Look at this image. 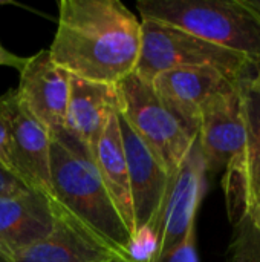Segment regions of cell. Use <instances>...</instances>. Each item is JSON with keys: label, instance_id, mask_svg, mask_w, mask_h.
Segmentation results:
<instances>
[{"label": "cell", "instance_id": "cell-8", "mask_svg": "<svg viewBox=\"0 0 260 262\" xmlns=\"http://www.w3.org/2000/svg\"><path fill=\"white\" fill-rule=\"evenodd\" d=\"M207 166L198 140L172 177L169 195L158 223V246L152 262L173 250L196 226V215L207 186Z\"/></svg>", "mask_w": 260, "mask_h": 262}, {"label": "cell", "instance_id": "cell-25", "mask_svg": "<svg viewBox=\"0 0 260 262\" xmlns=\"http://www.w3.org/2000/svg\"><path fill=\"white\" fill-rule=\"evenodd\" d=\"M12 2L11 0H0V6H3V5H11Z\"/></svg>", "mask_w": 260, "mask_h": 262}, {"label": "cell", "instance_id": "cell-26", "mask_svg": "<svg viewBox=\"0 0 260 262\" xmlns=\"http://www.w3.org/2000/svg\"><path fill=\"white\" fill-rule=\"evenodd\" d=\"M0 262H8V261H6V259H5L3 256H0Z\"/></svg>", "mask_w": 260, "mask_h": 262}, {"label": "cell", "instance_id": "cell-20", "mask_svg": "<svg viewBox=\"0 0 260 262\" xmlns=\"http://www.w3.org/2000/svg\"><path fill=\"white\" fill-rule=\"evenodd\" d=\"M28 61V57H20L11 51H8L2 43H0V66H8V68H14L18 72H21V69L25 68Z\"/></svg>", "mask_w": 260, "mask_h": 262}, {"label": "cell", "instance_id": "cell-3", "mask_svg": "<svg viewBox=\"0 0 260 262\" xmlns=\"http://www.w3.org/2000/svg\"><path fill=\"white\" fill-rule=\"evenodd\" d=\"M141 20L164 23L260 64V17L244 0H139Z\"/></svg>", "mask_w": 260, "mask_h": 262}, {"label": "cell", "instance_id": "cell-6", "mask_svg": "<svg viewBox=\"0 0 260 262\" xmlns=\"http://www.w3.org/2000/svg\"><path fill=\"white\" fill-rule=\"evenodd\" d=\"M0 124L8 132L25 186L55 201L49 164L51 137L20 101L17 89H8L0 95Z\"/></svg>", "mask_w": 260, "mask_h": 262}, {"label": "cell", "instance_id": "cell-2", "mask_svg": "<svg viewBox=\"0 0 260 262\" xmlns=\"http://www.w3.org/2000/svg\"><path fill=\"white\" fill-rule=\"evenodd\" d=\"M51 184L55 201L127 256L132 238L90 152L64 129L51 134Z\"/></svg>", "mask_w": 260, "mask_h": 262}, {"label": "cell", "instance_id": "cell-18", "mask_svg": "<svg viewBox=\"0 0 260 262\" xmlns=\"http://www.w3.org/2000/svg\"><path fill=\"white\" fill-rule=\"evenodd\" d=\"M158 262H199L196 249V226H193L187 236Z\"/></svg>", "mask_w": 260, "mask_h": 262}, {"label": "cell", "instance_id": "cell-22", "mask_svg": "<svg viewBox=\"0 0 260 262\" xmlns=\"http://www.w3.org/2000/svg\"><path fill=\"white\" fill-rule=\"evenodd\" d=\"M245 216L260 232V189L256 190V193L250 198L247 210H245Z\"/></svg>", "mask_w": 260, "mask_h": 262}, {"label": "cell", "instance_id": "cell-16", "mask_svg": "<svg viewBox=\"0 0 260 262\" xmlns=\"http://www.w3.org/2000/svg\"><path fill=\"white\" fill-rule=\"evenodd\" d=\"M93 160L120 218L123 220L130 238H133L136 233V224H135L127 163H126V155H124V147L120 132L118 111L110 117L104 129V134L98 143Z\"/></svg>", "mask_w": 260, "mask_h": 262}, {"label": "cell", "instance_id": "cell-13", "mask_svg": "<svg viewBox=\"0 0 260 262\" xmlns=\"http://www.w3.org/2000/svg\"><path fill=\"white\" fill-rule=\"evenodd\" d=\"M247 129L239 86L236 91L211 98L201 111L198 144L207 172L225 170L245 144Z\"/></svg>", "mask_w": 260, "mask_h": 262}, {"label": "cell", "instance_id": "cell-24", "mask_svg": "<svg viewBox=\"0 0 260 262\" xmlns=\"http://www.w3.org/2000/svg\"><path fill=\"white\" fill-rule=\"evenodd\" d=\"M251 78L260 86V64H257V66L254 68V71H253V74H251Z\"/></svg>", "mask_w": 260, "mask_h": 262}, {"label": "cell", "instance_id": "cell-23", "mask_svg": "<svg viewBox=\"0 0 260 262\" xmlns=\"http://www.w3.org/2000/svg\"><path fill=\"white\" fill-rule=\"evenodd\" d=\"M248 8H251L260 17V0H244Z\"/></svg>", "mask_w": 260, "mask_h": 262}, {"label": "cell", "instance_id": "cell-19", "mask_svg": "<svg viewBox=\"0 0 260 262\" xmlns=\"http://www.w3.org/2000/svg\"><path fill=\"white\" fill-rule=\"evenodd\" d=\"M0 169L5 170L6 173H9L11 177L17 178L21 184H25L21 177H20V172L17 169L15 160H14V154H12V147H11L8 132L2 124H0Z\"/></svg>", "mask_w": 260, "mask_h": 262}, {"label": "cell", "instance_id": "cell-15", "mask_svg": "<svg viewBox=\"0 0 260 262\" xmlns=\"http://www.w3.org/2000/svg\"><path fill=\"white\" fill-rule=\"evenodd\" d=\"M118 111L116 88L70 75L64 130L95 158L110 117Z\"/></svg>", "mask_w": 260, "mask_h": 262}, {"label": "cell", "instance_id": "cell-21", "mask_svg": "<svg viewBox=\"0 0 260 262\" xmlns=\"http://www.w3.org/2000/svg\"><path fill=\"white\" fill-rule=\"evenodd\" d=\"M23 189H28V187L25 184H21L17 178L11 177L9 173H6L5 170L0 169V195L15 193Z\"/></svg>", "mask_w": 260, "mask_h": 262}, {"label": "cell", "instance_id": "cell-7", "mask_svg": "<svg viewBox=\"0 0 260 262\" xmlns=\"http://www.w3.org/2000/svg\"><path fill=\"white\" fill-rule=\"evenodd\" d=\"M118 120L129 172L136 232L147 227L158 239V223L169 195L172 177L120 112Z\"/></svg>", "mask_w": 260, "mask_h": 262}, {"label": "cell", "instance_id": "cell-17", "mask_svg": "<svg viewBox=\"0 0 260 262\" xmlns=\"http://www.w3.org/2000/svg\"><path fill=\"white\" fill-rule=\"evenodd\" d=\"M227 262H260V232L247 216L233 226Z\"/></svg>", "mask_w": 260, "mask_h": 262}, {"label": "cell", "instance_id": "cell-1", "mask_svg": "<svg viewBox=\"0 0 260 262\" xmlns=\"http://www.w3.org/2000/svg\"><path fill=\"white\" fill-rule=\"evenodd\" d=\"M141 21L120 0H60L52 61L87 81L116 86L141 54Z\"/></svg>", "mask_w": 260, "mask_h": 262}, {"label": "cell", "instance_id": "cell-4", "mask_svg": "<svg viewBox=\"0 0 260 262\" xmlns=\"http://www.w3.org/2000/svg\"><path fill=\"white\" fill-rule=\"evenodd\" d=\"M115 88L120 115L173 177L198 135L159 98L152 81L132 72Z\"/></svg>", "mask_w": 260, "mask_h": 262}, {"label": "cell", "instance_id": "cell-5", "mask_svg": "<svg viewBox=\"0 0 260 262\" xmlns=\"http://www.w3.org/2000/svg\"><path fill=\"white\" fill-rule=\"evenodd\" d=\"M141 54L133 72L149 81L178 68L210 66L233 78L248 77L256 68L242 54L164 23L141 20Z\"/></svg>", "mask_w": 260, "mask_h": 262}, {"label": "cell", "instance_id": "cell-10", "mask_svg": "<svg viewBox=\"0 0 260 262\" xmlns=\"http://www.w3.org/2000/svg\"><path fill=\"white\" fill-rule=\"evenodd\" d=\"M247 138L241 152L228 163L222 178L227 212L234 226L245 216L250 198L260 189V86L251 78L239 81Z\"/></svg>", "mask_w": 260, "mask_h": 262}, {"label": "cell", "instance_id": "cell-12", "mask_svg": "<svg viewBox=\"0 0 260 262\" xmlns=\"http://www.w3.org/2000/svg\"><path fill=\"white\" fill-rule=\"evenodd\" d=\"M69 83L70 74L52 61L48 49L28 57L20 72L18 98L49 135L64 129Z\"/></svg>", "mask_w": 260, "mask_h": 262}, {"label": "cell", "instance_id": "cell-14", "mask_svg": "<svg viewBox=\"0 0 260 262\" xmlns=\"http://www.w3.org/2000/svg\"><path fill=\"white\" fill-rule=\"evenodd\" d=\"M54 227L52 200L23 189L0 195V256L9 262L26 247L43 241Z\"/></svg>", "mask_w": 260, "mask_h": 262}, {"label": "cell", "instance_id": "cell-9", "mask_svg": "<svg viewBox=\"0 0 260 262\" xmlns=\"http://www.w3.org/2000/svg\"><path fill=\"white\" fill-rule=\"evenodd\" d=\"M54 227L38 241L9 262H130L58 201H52Z\"/></svg>", "mask_w": 260, "mask_h": 262}, {"label": "cell", "instance_id": "cell-11", "mask_svg": "<svg viewBox=\"0 0 260 262\" xmlns=\"http://www.w3.org/2000/svg\"><path fill=\"white\" fill-rule=\"evenodd\" d=\"M241 80L210 66H193L161 72L152 84L159 98L198 135L202 107L211 98L236 91Z\"/></svg>", "mask_w": 260, "mask_h": 262}]
</instances>
